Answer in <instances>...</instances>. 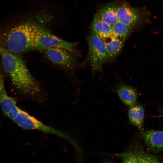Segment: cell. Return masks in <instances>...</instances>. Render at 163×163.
I'll return each mask as SVG.
<instances>
[{
    "label": "cell",
    "mask_w": 163,
    "mask_h": 163,
    "mask_svg": "<svg viewBox=\"0 0 163 163\" xmlns=\"http://www.w3.org/2000/svg\"><path fill=\"white\" fill-rule=\"evenodd\" d=\"M0 55L5 70L18 89L24 93L30 94L40 91L38 83L21 58L7 49L1 46Z\"/></svg>",
    "instance_id": "cell-1"
},
{
    "label": "cell",
    "mask_w": 163,
    "mask_h": 163,
    "mask_svg": "<svg viewBox=\"0 0 163 163\" xmlns=\"http://www.w3.org/2000/svg\"><path fill=\"white\" fill-rule=\"evenodd\" d=\"M36 26V25L25 23L12 28L7 36V49L16 54L33 50Z\"/></svg>",
    "instance_id": "cell-2"
},
{
    "label": "cell",
    "mask_w": 163,
    "mask_h": 163,
    "mask_svg": "<svg viewBox=\"0 0 163 163\" xmlns=\"http://www.w3.org/2000/svg\"><path fill=\"white\" fill-rule=\"evenodd\" d=\"M76 43L65 41L51 34L44 28L36 25L33 41V49L40 50L53 47L65 49L73 52Z\"/></svg>",
    "instance_id": "cell-3"
},
{
    "label": "cell",
    "mask_w": 163,
    "mask_h": 163,
    "mask_svg": "<svg viewBox=\"0 0 163 163\" xmlns=\"http://www.w3.org/2000/svg\"><path fill=\"white\" fill-rule=\"evenodd\" d=\"M88 54L83 64L89 63L93 72L99 70L107 60L104 42L100 37L92 33L88 37Z\"/></svg>",
    "instance_id": "cell-4"
},
{
    "label": "cell",
    "mask_w": 163,
    "mask_h": 163,
    "mask_svg": "<svg viewBox=\"0 0 163 163\" xmlns=\"http://www.w3.org/2000/svg\"><path fill=\"white\" fill-rule=\"evenodd\" d=\"M118 21L130 29L137 25L148 23L149 13L146 8H134L127 3L117 6Z\"/></svg>",
    "instance_id": "cell-5"
},
{
    "label": "cell",
    "mask_w": 163,
    "mask_h": 163,
    "mask_svg": "<svg viewBox=\"0 0 163 163\" xmlns=\"http://www.w3.org/2000/svg\"><path fill=\"white\" fill-rule=\"evenodd\" d=\"M121 158L124 163H158L159 159L156 157L146 152L137 145L131 146L123 153Z\"/></svg>",
    "instance_id": "cell-6"
},
{
    "label": "cell",
    "mask_w": 163,
    "mask_h": 163,
    "mask_svg": "<svg viewBox=\"0 0 163 163\" xmlns=\"http://www.w3.org/2000/svg\"><path fill=\"white\" fill-rule=\"evenodd\" d=\"M13 121L19 126L25 129H36L50 133L59 134L57 131L44 125L34 117L20 109Z\"/></svg>",
    "instance_id": "cell-7"
},
{
    "label": "cell",
    "mask_w": 163,
    "mask_h": 163,
    "mask_svg": "<svg viewBox=\"0 0 163 163\" xmlns=\"http://www.w3.org/2000/svg\"><path fill=\"white\" fill-rule=\"evenodd\" d=\"M0 105L4 113L13 120L20 109L16 105V102L7 94L5 90L3 78L0 74Z\"/></svg>",
    "instance_id": "cell-8"
},
{
    "label": "cell",
    "mask_w": 163,
    "mask_h": 163,
    "mask_svg": "<svg viewBox=\"0 0 163 163\" xmlns=\"http://www.w3.org/2000/svg\"><path fill=\"white\" fill-rule=\"evenodd\" d=\"M48 58L53 62L66 67H69L73 64L75 59L70 52L61 48L53 47L45 50Z\"/></svg>",
    "instance_id": "cell-9"
},
{
    "label": "cell",
    "mask_w": 163,
    "mask_h": 163,
    "mask_svg": "<svg viewBox=\"0 0 163 163\" xmlns=\"http://www.w3.org/2000/svg\"><path fill=\"white\" fill-rule=\"evenodd\" d=\"M144 143L152 152H158L163 150V131L151 130L144 132Z\"/></svg>",
    "instance_id": "cell-10"
},
{
    "label": "cell",
    "mask_w": 163,
    "mask_h": 163,
    "mask_svg": "<svg viewBox=\"0 0 163 163\" xmlns=\"http://www.w3.org/2000/svg\"><path fill=\"white\" fill-rule=\"evenodd\" d=\"M115 3L107 4L101 8L96 14L103 21L112 26L118 21L117 10Z\"/></svg>",
    "instance_id": "cell-11"
},
{
    "label": "cell",
    "mask_w": 163,
    "mask_h": 163,
    "mask_svg": "<svg viewBox=\"0 0 163 163\" xmlns=\"http://www.w3.org/2000/svg\"><path fill=\"white\" fill-rule=\"evenodd\" d=\"M91 29L93 33L102 40L113 35L112 26L103 21L96 14L92 23Z\"/></svg>",
    "instance_id": "cell-12"
},
{
    "label": "cell",
    "mask_w": 163,
    "mask_h": 163,
    "mask_svg": "<svg viewBox=\"0 0 163 163\" xmlns=\"http://www.w3.org/2000/svg\"><path fill=\"white\" fill-rule=\"evenodd\" d=\"M103 40L104 42L107 59H113L117 56L121 50L123 43L113 35Z\"/></svg>",
    "instance_id": "cell-13"
},
{
    "label": "cell",
    "mask_w": 163,
    "mask_h": 163,
    "mask_svg": "<svg viewBox=\"0 0 163 163\" xmlns=\"http://www.w3.org/2000/svg\"><path fill=\"white\" fill-rule=\"evenodd\" d=\"M118 94L122 102L128 106H132L136 102L137 93L133 88L125 85L120 86L117 89Z\"/></svg>",
    "instance_id": "cell-14"
},
{
    "label": "cell",
    "mask_w": 163,
    "mask_h": 163,
    "mask_svg": "<svg viewBox=\"0 0 163 163\" xmlns=\"http://www.w3.org/2000/svg\"><path fill=\"white\" fill-rule=\"evenodd\" d=\"M128 115L130 122L142 131L144 116L142 106L137 105L132 106L129 110Z\"/></svg>",
    "instance_id": "cell-15"
},
{
    "label": "cell",
    "mask_w": 163,
    "mask_h": 163,
    "mask_svg": "<svg viewBox=\"0 0 163 163\" xmlns=\"http://www.w3.org/2000/svg\"><path fill=\"white\" fill-rule=\"evenodd\" d=\"M130 29L128 26L118 21L112 26V34L114 37L123 43Z\"/></svg>",
    "instance_id": "cell-16"
},
{
    "label": "cell",
    "mask_w": 163,
    "mask_h": 163,
    "mask_svg": "<svg viewBox=\"0 0 163 163\" xmlns=\"http://www.w3.org/2000/svg\"><path fill=\"white\" fill-rule=\"evenodd\" d=\"M161 116L163 117V113L162 114Z\"/></svg>",
    "instance_id": "cell-17"
}]
</instances>
